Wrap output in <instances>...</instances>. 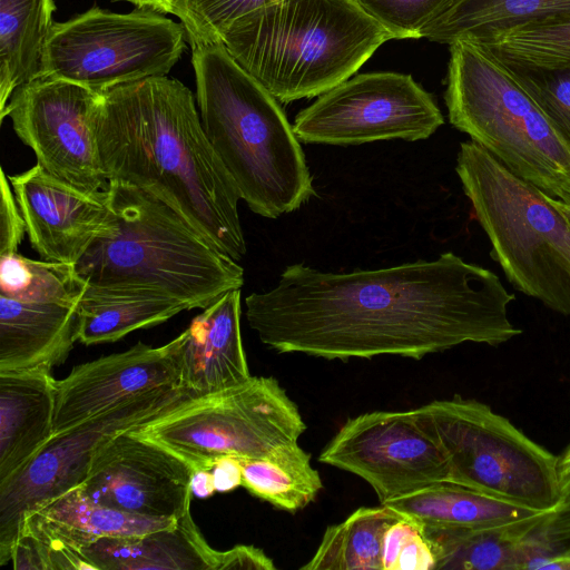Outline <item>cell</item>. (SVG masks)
Instances as JSON below:
<instances>
[{
	"label": "cell",
	"mask_w": 570,
	"mask_h": 570,
	"mask_svg": "<svg viewBox=\"0 0 570 570\" xmlns=\"http://www.w3.org/2000/svg\"><path fill=\"white\" fill-rule=\"evenodd\" d=\"M570 558V497L552 511L538 514L523 538V568L543 570L558 559Z\"/></svg>",
	"instance_id": "33"
},
{
	"label": "cell",
	"mask_w": 570,
	"mask_h": 570,
	"mask_svg": "<svg viewBox=\"0 0 570 570\" xmlns=\"http://www.w3.org/2000/svg\"><path fill=\"white\" fill-rule=\"evenodd\" d=\"M79 303H29L0 295V372L51 371L63 362L78 341Z\"/></svg>",
	"instance_id": "20"
},
{
	"label": "cell",
	"mask_w": 570,
	"mask_h": 570,
	"mask_svg": "<svg viewBox=\"0 0 570 570\" xmlns=\"http://www.w3.org/2000/svg\"><path fill=\"white\" fill-rule=\"evenodd\" d=\"M193 472L174 453L128 431L94 454L80 487L105 507L145 518L177 519L190 511Z\"/></svg>",
	"instance_id": "15"
},
{
	"label": "cell",
	"mask_w": 570,
	"mask_h": 570,
	"mask_svg": "<svg viewBox=\"0 0 570 570\" xmlns=\"http://www.w3.org/2000/svg\"><path fill=\"white\" fill-rule=\"evenodd\" d=\"M455 171L509 283L570 317V219L558 199L472 140L460 144Z\"/></svg>",
	"instance_id": "6"
},
{
	"label": "cell",
	"mask_w": 570,
	"mask_h": 570,
	"mask_svg": "<svg viewBox=\"0 0 570 570\" xmlns=\"http://www.w3.org/2000/svg\"><path fill=\"white\" fill-rule=\"evenodd\" d=\"M8 178L41 259L76 265L98 237L111 230L106 187L81 190L39 164Z\"/></svg>",
	"instance_id": "17"
},
{
	"label": "cell",
	"mask_w": 570,
	"mask_h": 570,
	"mask_svg": "<svg viewBox=\"0 0 570 570\" xmlns=\"http://www.w3.org/2000/svg\"><path fill=\"white\" fill-rule=\"evenodd\" d=\"M412 411L443 450L448 482L538 512L552 511L564 500L560 458L488 404L454 396Z\"/></svg>",
	"instance_id": "8"
},
{
	"label": "cell",
	"mask_w": 570,
	"mask_h": 570,
	"mask_svg": "<svg viewBox=\"0 0 570 570\" xmlns=\"http://www.w3.org/2000/svg\"><path fill=\"white\" fill-rule=\"evenodd\" d=\"M135 4L137 8L151 9L159 13L166 14L174 11L175 0H122Z\"/></svg>",
	"instance_id": "42"
},
{
	"label": "cell",
	"mask_w": 570,
	"mask_h": 570,
	"mask_svg": "<svg viewBox=\"0 0 570 570\" xmlns=\"http://www.w3.org/2000/svg\"><path fill=\"white\" fill-rule=\"evenodd\" d=\"M216 492H228L242 485V465L237 458L219 459L210 469Z\"/></svg>",
	"instance_id": "40"
},
{
	"label": "cell",
	"mask_w": 570,
	"mask_h": 570,
	"mask_svg": "<svg viewBox=\"0 0 570 570\" xmlns=\"http://www.w3.org/2000/svg\"><path fill=\"white\" fill-rule=\"evenodd\" d=\"M474 41L488 46L520 70H570V11L493 32Z\"/></svg>",
	"instance_id": "30"
},
{
	"label": "cell",
	"mask_w": 570,
	"mask_h": 570,
	"mask_svg": "<svg viewBox=\"0 0 570 570\" xmlns=\"http://www.w3.org/2000/svg\"><path fill=\"white\" fill-rule=\"evenodd\" d=\"M111 230L98 237L76 271L88 284L146 288L206 308L240 289L244 269L174 208L132 185H106Z\"/></svg>",
	"instance_id": "4"
},
{
	"label": "cell",
	"mask_w": 570,
	"mask_h": 570,
	"mask_svg": "<svg viewBox=\"0 0 570 570\" xmlns=\"http://www.w3.org/2000/svg\"><path fill=\"white\" fill-rule=\"evenodd\" d=\"M318 461L366 481L380 503L448 482V459L413 411H373L348 419Z\"/></svg>",
	"instance_id": "14"
},
{
	"label": "cell",
	"mask_w": 570,
	"mask_h": 570,
	"mask_svg": "<svg viewBox=\"0 0 570 570\" xmlns=\"http://www.w3.org/2000/svg\"><path fill=\"white\" fill-rule=\"evenodd\" d=\"M394 570H435L434 552L419 523L402 544Z\"/></svg>",
	"instance_id": "37"
},
{
	"label": "cell",
	"mask_w": 570,
	"mask_h": 570,
	"mask_svg": "<svg viewBox=\"0 0 570 570\" xmlns=\"http://www.w3.org/2000/svg\"><path fill=\"white\" fill-rule=\"evenodd\" d=\"M444 100L455 129L511 173L558 198L570 181V149L512 66L481 42L454 41Z\"/></svg>",
	"instance_id": "7"
},
{
	"label": "cell",
	"mask_w": 570,
	"mask_h": 570,
	"mask_svg": "<svg viewBox=\"0 0 570 570\" xmlns=\"http://www.w3.org/2000/svg\"><path fill=\"white\" fill-rule=\"evenodd\" d=\"M274 561L259 548L237 544L219 551L218 570H275Z\"/></svg>",
	"instance_id": "38"
},
{
	"label": "cell",
	"mask_w": 570,
	"mask_h": 570,
	"mask_svg": "<svg viewBox=\"0 0 570 570\" xmlns=\"http://www.w3.org/2000/svg\"><path fill=\"white\" fill-rule=\"evenodd\" d=\"M88 283L76 266L35 261L19 253L0 255V295L29 303L76 304Z\"/></svg>",
	"instance_id": "31"
},
{
	"label": "cell",
	"mask_w": 570,
	"mask_h": 570,
	"mask_svg": "<svg viewBox=\"0 0 570 570\" xmlns=\"http://www.w3.org/2000/svg\"><path fill=\"white\" fill-rule=\"evenodd\" d=\"M57 380L47 370L0 372V484L53 435Z\"/></svg>",
	"instance_id": "19"
},
{
	"label": "cell",
	"mask_w": 570,
	"mask_h": 570,
	"mask_svg": "<svg viewBox=\"0 0 570 570\" xmlns=\"http://www.w3.org/2000/svg\"><path fill=\"white\" fill-rule=\"evenodd\" d=\"M394 39L421 38L455 0H354Z\"/></svg>",
	"instance_id": "34"
},
{
	"label": "cell",
	"mask_w": 570,
	"mask_h": 570,
	"mask_svg": "<svg viewBox=\"0 0 570 570\" xmlns=\"http://www.w3.org/2000/svg\"><path fill=\"white\" fill-rule=\"evenodd\" d=\"M10 181L1 169L0 183V255L18 253L27 233L26 223L18 206Z\"/></svg>",
	"instance_id": "36"
},
{
	"label": "cell",
	"mask_w": 570,
	"mask_h": 570,
	"mask_svg": "<svg viewBox=\"0 0 570 570\" xmlns=\"http://www.w3.org/2000/svg\"><path fill=\"white\" fill-rule=\"evenodd\" d=\"M240 289L223 294L183 332L180 384L197 396L232 389L249 374L240 334Z\"/></svg>",
	"instance_id": "18"
},
{
	"label": "cell",
	"mask_w": 570,
	"mask_h": 570,
	"mask_svg": "<svg viewBox=\"0 0 570 570\" xmlns=\"http://www.w3.org/2000/svg\"><path fill=\"white\" fill-rule=\"evenodd\" d=\"M29 512L81 551L101 538L142 535L171 528L178 519L145 518L105 507L89 499L80 485Z\"/></svg>",
	"instance_id": "25"
},
{
	"label": "cell",
	"mask_w": 570,
	"mask_h": 570,
	"mask_svg": "<svg viewBox=\"0 0 570 570\" xmlns=\"http://www.w3.org/2000/svg\"><path fill=\"white\" fill-rule=\"evenodd\" d=\"M561 460H570V446L568 450L563 453V455L560 458Z\"/></svg>",
	"instance_id": "45"
},
{
	"label": "cell",
	"mask_w": 570,
	"mask_h": 570,
	"mask_svg": "<svg viewBox=\"0 0 570 570\" xmlns=\"http://www.w3.org/2000/svg\"><path fill=\"white\" fill-rule=\"evenodd\" d=\"M101 92L41 77L18 88L6 109L18 138L56 178L85 191L107 184L98 153L95 120Z\"/></svg>",
	"instance_id": "13"
},
{
	"label": "cell",
	"mask_w": 570,
	"mask_h": 570,
	"mask_svg": "<svg viewBox=\"0 0 570 570\" xmlns=\"http://www.w3.org/2000/svg\"><path fill=\"white\" fill-rule=\"evenodd\" d=\"M499 276L452 252L380 269L331 273L288 265L276 286L245 298L261 342L326 360L422 358L463 343L499 346L522 331Z\"/></svg>",
	"instance_id": "1"
},
{
	"label": "cell",
	"mask_w": 570,
	"mask_h": 570,
	"mask_svg": "<svg viewBox=\"0 0 570 570\" xmlns=\"http://www.w3.org/2000/svg\"><path fill=\"white\" fill-rule=\"evenodd\" d=\"M53 0H0V114L13 92L42 75Z\"/></svg>",
	"instance_id": "24"
},
{
	"label": "cell",
	"mask_w": 570,
	"mask_h": 570,
	"mask_svg": "<svg viewBox=\"0 0 570 570\" xmlns=\"http://www.w3.org/2000/svg\"><path fill=\"white\" fill-rule=\"evenodd\" d=\"M95 135L107 181L153 194L224 254L243 258L240 195L204 130L189 88L154 76L104 91Z\"/></svg>",
	"instance_id": "2"
},
{
	"label": "cell",
	"mask_w": 570,
	"mask_h": 570,
	"mask_svg": "<svg viewBox=\"0 0 570 570\" xmlns=\"http://www.w3.org/2000/svg\"><path fill=\"white\" fill-rule=\"evenodd\" d=\"M559 476L563 494L570 497V460L560 459Z\"/></svg>",
	"instance_id": "43"
},
{
	"label": "cell",
	"mask_w": 570,
	"mask_h": 570,
	"mask_svg": "<svg viewBox=\"0 0 570 570\" xmlns=\"http://www.w3.org/2000/svg\"><path fill=\"white\" fill-rule=\"evenodd\" d=\"M191 493L200 499H206L216 492L214 478L210 470H195L190 481Z\"/></svg>",
	"instance_id": "41"
},
{
	"label": "cell",
	"mask_w": 570,
	"mask_h": 570,
	"mask_svg": "<svg viewBox=\"0 0 570 570\" xmlns=\"http://www.w3.org/2000/svg\"><path fill=\"white\" fill-rule=\"evenodd\" d=\"M194 396L197 395L184 386L160 387L52 435L24 469L0 484V566L11 560L24 514L80 485L91 458L101 446Z\"/></svg>",
	"instance_id": "11"
},
{
	"label": "cell",
	"mask_w": 570,
	"mask_h": 570,
	"mask_svg": "<svg viewBox=\"0 0 570 570\" xmlns=\"http://www.w3.org/2000/svg\"><path fill=\"white\" fill-rule=\"evenodd\" d=\"M191 62L204 130L240 199L266 218L308 202L313 178L278 100L223 42L193 46Z\"/></svg>",
	"instance_id": "3"
},
{
	"label": "cell",
	"mask_w": 570,
	"mask_h": 570,
	"mask_svg": "<svg viewBox=\"0 0 570 570\" xmlns=\"http://www.w3.org/2000/svg\"><path fill=\"white\" fill-rule=\"evenodd\" d=\"M183 23L151 9L116 13L100 8L55 22L42 75L98 92L154 76H166L185 49Z\"/></svg>",
	"instance_id": "10"
},
{
	"label": "cell",
	"mask_w": 570,
	"mask_h": 570,
	"mask_svg": "<svg viewBox=\"0 0 570 570\" xmlns=\"http://www.w3.org/2000/svg\"><path fill=\"white\" fill-rule=\"evenodd\" d=\"M538 514L505 525L483 529H448L419 524L434 552L435 570H522L523 538Z\"/></svg>",
	"instance_id": "26"
},
{
	"label": "cell",
	"mask_w": 570,
	"mask_h": 570,
	"mask_svg": "<svg viewBox=\"0 0 570 570\" xmlns=\"http://www.w3.org/2000/svg\"><path fill=\"white\" fill-rule=\"evenodd\" d=\"M184 335L154 347L141 342L127 351L77 365L57 380L53 435L146 392L180 384Z\"/></svg>",
	"instance_id": "16"
},
{
	"label": "cell",
	"mask_w": 570,
	"mask_h": 570,
	"mask_svg": "<svg viewBox=\"0 0 570 570\" xmlns=\"http://www.w3.org/2000/svg\"><path fill=\"white\" fill-rule=\"evenodd\" d=\"M391 39L354 0H281L236 19L219 42L286 104L347 80Z\"/></svg>",
	"instance_id": "5"
},
{
	"label": "cell",
	"mask_w": 570,
	"mask_h": 570,
	"mask_svg": "<svg viewBox=\"0 0 570 570\" xmlns=\"http://www.w3.org/2000/svg\"><path fill=\"white\" fill-rule=\"evenodd\" d=\"M242 485L277 509L296 512L313 502L323 488L311 454L298 443L283 445L256 459H238Z\"/></svg>",
	"instance_id": "29"
},
{
	"label": "cell",
	"mask_w": 570,
	"mask_h": 570,
	"mask_svg": "<svg viewBox=\"0 0 570 570\" xmlns=\"http://www.w3.org/2000/svg\"><path fill=\"white\" fill-rule=\"evenodd\" d=\"M416 525V521L403 515L387 528L383 539V570H394L401 547Z\"/></svg>",
	"instance_id": "39"
},
{
	"label": "cell",
	"mask_w": 570,
	"mask_h": 570,
	"mask_svg": "<svg viewBox=\"0 0 570 570\" xmlns=\"http://www.w3.org/2000/svg\"><path fill=\"white\" fill-rule=\"evenodd\" d=\"M443 124L432 95L411 75L372 72L348 78L320 95L296 115L293 130L304 144L348 146L422 140Z\"/></svg>",
	"instance_id": "12"
},
{
	"label": "cell",
	"mask_w": 570,
	"mask_h": 570,
	"mask_svg": "<svg viewBox=\"0 0 570 570\" xmlns=\"http://www.w3.org/2000/svg\"><path fill=\"white\" fill-rule=\"evenodd\" d=\"M570 11V0H455L421 38L451 45Z\"/></svg>",
	"instance_id": "27"
},
{
	"label": "cell",
	"mask_w": 570,
	"mask_h": 570,
	"mask_svg": "<svg viewBox=\"0 0 570 570\" xmlns=\"http://www.w3.org/2000/svg\"><path fill=\"white\" fill-rule=\"evenodd\" d=\"M514 69L528 92L570 149V70Z\"/></svg>",
	"instance_id": "35"
},
{
	"label": "cell",
	"mask_w": 570,
	"mask_h": 570,
	"mask_svg": "<svg viewBox=\"0 0 570 570\" xmlns=\"http://www.w3.org/2000/svg\"><path fill=\"white\" fill-rule=\"evenodd\" d=\"M94 570H218L213 549L190 511L175 527L134 537L101 538L82 550Z\"/></svg>",
	"instance_id": "21"
},
{
	"label": "cell",
	"mask_w": 570,
	"mask_h": 570,
	"mask_svg": "<svg viewBox=\"0 0 570 570\" xmlns=\"http://www.w3.org/2000/svg\"><path fill=\"white\" fill-rule=\"evenodd\" d=\"M189 309L187 303L156 291L88 284L78 306V341L115 342Z\"/></svg>",
	"instance_id": "22"
},
{
	"label": "cell",
	"mask_w": 570,
	"mask_h": 570,
	"mask_svg": "<svg viewBox=\"0 0 570 570\" xmlns=\"http://www.w3.org/2000/svg\"><path fill=\"white\" fill-rule=\"evenodd\" d=\"M403 515L390 508L362 507L344 521L331 524L302 570H383V539Z\"/></svg>",
	"instance_id": "28"
},
{
	"label": "cell",
	"mask_w": 570,
	"mask_h": 570,
	"mask_svg": "<svg viewBox=\"0 0 570 570\" xmlns=\"http://www.w3.org/2000/svg\"><path fill=\"white\" fill-rule=\"evenodd\" d=\"M384 504L422 525L448 529L492 528L542 513L452 482H438Z\"/></svg>",
	"instance_id": "23"
},
{
	"label": "cell",
	"mask_w": 570,
	"mask_h": 570,
	"mask_svg": "<svg viewBox=\"0 0 570 570\" xmlns=\"http://www.w3.org/2000/svg\"><path fill=\"white\" fill-rule=\"evenodd\" d=\"M557 199L560 208L570 219V181L561 189Z\"/></svg>",
	"instance_id": "44"
},
{
	"label": "cell",
	"mask_w": 570,
	"mask_h": 570,
	"mask_svg": "<svg viewBox=\"0 0 570 570\" xmlns=\"http://www.w3.org/2000/svg\"><path fill=\"white\" fill-rule=\"evenodd\" d=\"M305 430L297 405L275 377L250 376L232 389L188 399L131 432L195 471L210 470L226 456H265L298 443Z\"/></svg>",
	"instance_id": "9"
},
{
	"label": "cell",
	"mask_w": 570,
	"mask_h": 570,
	"mask_svg": "<svg viewBox=\"0 0 570 570\" xmlns=\"http://www.w3.org/2000/svg\"><path fill=\"white\" fill-rule=\"evenodd\" d=\"M281 0H175L190 47L219 42L220 35L244 14Z\"/></svg>",
	"instance_id": "32"
}]
</instances>
